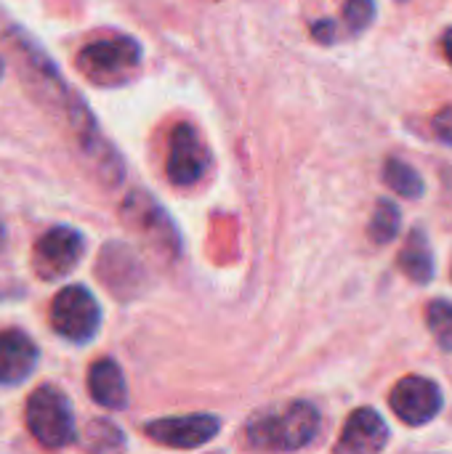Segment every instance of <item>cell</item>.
<instances>
[{
	"label": "cell",
	"mask_w": 452,
	"mask_h": 454,
	"mask_svg": "<svg viewBox=\"0 0 452 454\" xmlns=\"http://www.w3.org/2000/svg\"><path fill=\"white\" fill-rule=\"evenodd\" d=\"M320 410L309 402H288L253 415L242 431L245 444L256 452L285 454L309 447L320 434Z\"/></svg>",
	"instance_id": "cell-1"
},
{
	"label": "cell",
	"mask_w": 452,
	"mask_h": 454,
	"mask_svg": "<svg viewBox=\"0 0 452 454\" xmlns=\"http://www.w3.org/2000/svg\"><path fill=\"white\" fill-rule=\"evenodd\" d=\"M123 223L163 261H173L181 253V237L165 213V207L147 192H131L120 207Z\"/></svg>",
	"instance_id": "cell-2"
},
{
	"label": "cell",
	"mask_w": 452,
	"mask_h": 454,
	"mask_svg": "<svg viewBox=\"0 0 452 454\" xmlns=\"http://www.w3.org/2000/svg\"><path fill=\"white\" fill-rule=\"evenodd\" d=\"M24 420L29 434L45 450H61L77 439L72 404L56 386H40L29 394Z\"/></svg>",
	"instance_id": "cell-3"
},
{
	"label": "cell",
	"mask_w": 452,
	"mask_h": 454,
	"mask_svg": "<svg viewBox=\"0 0 452 454\" xmlns=\"http://www.w3.org/2000/svg\"><path fill=\"white\" fill-rule=\"evenodd\" d=\"M141 64V45L136 37L128 35H112L93 40L80 48L77 53V69L91 77L99 85L120 82Z\"/></svg>",
	"instance_id": "cell-4"
},
{
	"label": "cell",
	"mask_w": 452,
	"mask_h": 454,
	"mask_svg": "<svg viewBox=\"0 0 452 454\" xmlns=\"http://www.w3.org/2000/svg\"><path fill=\"white\" fill-rule=\"evenodd\" d=\"M101 325V309L83 285H67L51 301V327L72 343H88Z\"/></svg>",
	"instance_id": "cell-5"
},
{
	"label": "cell",
	"mask_w": 452,
	"mask_h": 454,
	"mask_svg": "<svg viewBox=\"0 0 452 454\" xmlns=\"http://www.w3.org/2000/svg\"><path fill=\"white\" fill-rule=\"evenodd\" d=\"M85 253V237L72 226L48 229L32 250V269L40 279L56 282L77 269Z\"/></svg>",
	"instance_id": "cell-6"
},
{
	"label": "cell",
	"mask_w": 452,
	"mask_h": 454,
	"mask_svg": "<svg viewBox=\"0 0 452 454\" xmlns=\"http://www.w3.org/2000/svg\"><path fill=\"white\" fill-rule=\"evenodd\" d=\"M208 168H210V154L200 133L186 122L176 125L168 141V154H165L168 181L176 186H194L202 181Z\"/></svg>",
	"instance_id": "cell-7"
},
{
	"label": "cell",
	"mask_w": 452,
	"mask_h": 454,
	"mask_svg": "<svg viewBox=\"0 0 452 454\" xmlns=\"http://www.w3.org/2000/svg\"><path fill=\"white\" fill-rule=\"evenodd\" d=\"M221 431V420L216 415H181V418H160L144 426V436L160 447L170 450H197L213 442Z\"/></svg>",
	"instance_id": "cell-8"
},
{
	"label": "cell",
	"mask_w": 452,
	"mask_h": 454,
	"mask_svg": "<svg viewBox=\"0 0 452 454\" xmlns=\"http://www.w3.org/2000/svg\"><path fill=\"white\" fill-rule=\"evenodd\" d=\"M389 404L402 423L426 426L442 410V391L434 380L424 375H408L392 388Z\"/></svg>",
	"instance_id": "cell-9"
},
{
	"label": "cell",
	"mask_w": 452,
	"mask_h": 454,
	"mask_svg": "<svg viewBox=\"0 0 452 454\" xmlns=\"http://www.w3.org/2000/svg\"><path fill=\"white\" fill-rule=\"evenodd\" d=\"M389 444V426L386 420L370 410H354L341 428V436L333 447V454H378Z\"/></svg>",
	"instance_id": "cell-10"
},
{
	"label": "cell",
	"mask_w": 452,
	"mask_h": 454,
	"mask_svg": "<svg viewBox=\"0 0 452 454\" xmlns=\"http://www.w3.org/2000/svg\"><path fill=\"white\" fill-rule=\"evenodd\" d=\"M37 364V346L21 330L0 333V383L16 386L32 375Z\"/></svg>",
	"instance_id": "cell-11"
},
{
	"label": "cell",
	"mask_w": 452,
	"mask_h": 454,
	"mask_svg": "<svg viewBox=\"0 0 452 454\" xmlns=\"http://www.w3.org/2000/svg\"><path fill=\"white\" fill-rule=\"evenodd\" d=\"M99 277L120 295H133L136 287H141V266L133 258V253L125 245H107L99 255Z\"/></svg>",
	"instance_id": "cell-12"
},
{
	"label": "cell",
	"mask_w": 452,
	"mask_h": 454,
	"mask_svg": "<svg viewBox=\"0 0 452 454\" xmlns=\"http://www.w3.org/2000/svg\"><path fill=\"white\" fill-rule=\"evenodd\" d=\"M88 391L104 410H120L128 402V386L115 359H99L88 370Z\"/></svg>",
	"instance_id": "cell-13"
},
{
	"label": "cell",
	"mask_w": 452,
	"mask_h": 454,
	"mask_svg": "<svg viewBox=\"0 0 452 454\" xmlns=\"http://www.w3.org/2000/svg\"><path fill=\"white\" fill-rule=\"evenodd\" d=\"M397 263H400L402 274L418 285H429L434 279V253H432V242L424 229L410 231Z\"/></svg>",
	"instance_id": "cell-14"
},
{
	"label": "cell",
	"mask_w": 452,
	"mask_h": 454,
	"mask_svg": "<svg viewBox=\"0 0 452 454\" xmlns=\"http://www.w3.org/2000/svg\"><path fill=\"white\" fill-rule=\"evenodd\" d=\"M80 444L88 454H117L123 452V447H125V436L115 423L93 420V423H88Z\"/></svg>",
	"instance_id": "cell-15"
},
{
	"label": "cell",
	"mask_w": 452,
	"mask_h": 454,
	"mask_svg": "<svg viewBox=\"0 0 452 454\" xmlns=\"http://www.w3.org/2000/svg\"><path fill=\"white\" fill-rule=\"evenodd\" d=\"M384 181L392 192H397L400 197L405 200H418L424 194V178L416 168H410L408 162L392 157L386 160V168H384Z\"/></svg>",
	"instance_id": "cell-16"
},
{
	"label": "cell",
	"mask_w": 452,
	"mask_h": 454,
	"mask_svg": "<svg viewBox=\"0 0 452 454\" xmlns=\"http://www.w3.org/2000/svg\"><path fill=\"white\" fill-rule=\"evenodd\" d=\"M400 231V210L392 200H381L368 223V237L376 245H389Z\"/></svg>",
	"instance_id": "cell-17"
},
{
	"label": "cell",
	"mask_w": 452,
	"mask_h": 454,
	"mask_svg": "<svg viewBox=\"0 0 452 454\" xmlns=\"http://www.w3.org/2000/svg\"><path fill=\"white\" fill-rule=\"evenodd\" d=\"M426 325L434 335V340L452 351V303L450 301H432L426 309Z\"/></svg>",
	"instance_id": "cell-18"
},
{
	"label": "cell",
	"mask_w": 452,
	"mask_h": 454,
	"mask_svg": "<svg viewBox=\"0 0 452 454\" xmlns=\"http://www.w3.org/2000/svg\"><path fill=\"white\" fill-rule=\"evenodd\" d=\"M376 19V0H346L344 5V21L352 32H362Z\"/></svg>",
	"instance_id": "cell-19"
},
{
	"label": "cell",
	"mask_w": 452,
	"mask_h": 454,
	"mask_svg": "<svg viewBox=\"0 0 452 454\" xmlns=\"http://www.w3.org/2000/svg\"><path fill=\"white\" fill-rule=\"evenodd\" d=\"M434 133L440 141H445L448 146H452V104L445 106L437 117H434Z\"/></svg>",
	"instance_id": "cell-20"
},
{
	"label": "cell",
	"mask_w": 452,
	"mask_h": 454,
	"mask_svg": "<svg viewBox=\"0 0 452 454\" xmlns=\"http://www.w3.org/2000/svg\"><path fill=\"white\" fill-rule=\"evenodd\" d=\"M312 35H314L320 43H333V37H336V24H333V19H320L317 24H312Z\"/></svg>",
	"instance_id": "cell-21"
},
{
	"label": "cell",
	"mask_w": 452,
	"mask_h": 454,
	"mask_svg": "<svg viewBox=\"0 0 452 454\" xmlns=\"http://www.w3.org/2000/svg\"><path fill=\"white\" fill-rule=\"evenodd\" d=\"M442 51H445V56H448V61L452 64V27L445 32V37H442Z\"/></svg>",
	"instance_id": "cell-22"
},
{
	"label": "cell",
	"mask_w": 452,
	"mask_h": 454,
	"mask_svg": "<svg viewBox=\"0 0 452 454\" xmlns=\"http://www.w3.org/2000/svg\"><path fill=\"white\" fill-rule=\"evenodd\" d=\"M3 242H5V229H3V223H0V247H3Z\"/></svg>",
	"instance_id": "cell-23"
},
{
	"label": "cell",
	"mask_w": 452,
	"mask_h": 454,
	"mask_svg": "<svg viewBox=\"0 0 452 454\" xmlns=\"http://www.w3.org/2000/svg\"><path fill=\"white\" fill-rule=\"evenodd\" d=\"M0 77H3V59H0Z\"/></svg>",
	"instance_id": "cell-24"
}]
</instances>
